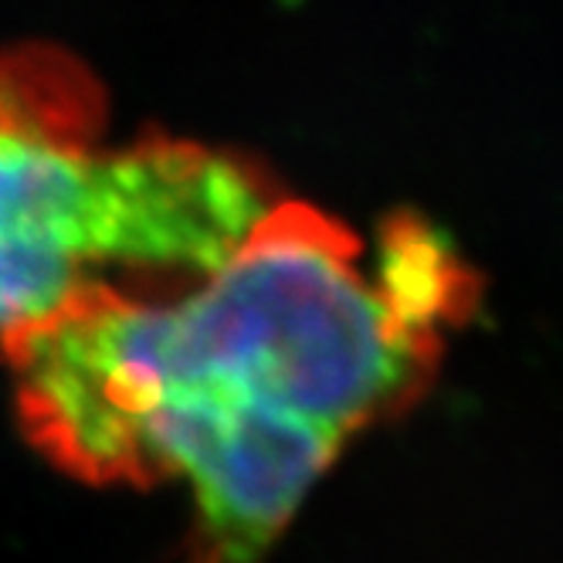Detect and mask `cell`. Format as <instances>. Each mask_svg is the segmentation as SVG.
Wrapping results in <instances>:
<instances>
[{
	"mask_svg": "<svg viewBox=\"0 0 563 563\" xmlns=\"http://www.w3.org/2000/svg\"><path fill=\"white\" fill-rule=\"evenodd\" d=\"M65 62H0V360L119 275L197 282L272 208L255 167L187 140L99 150Z\"/></svg>",
	"mask_w": 563,
	"mask_h": 563,
	"instance_id": "7a4b0ae2",
	"label": "cell"
},
{
	"mask_svg": "<svg viewBox=\"0 0 563 563\" xmlns=\"http://www.w3.org/2000/svg\"><path fill=\"white\" fill-rule=\"evenodd\" d=\"M441 350L343 221L282 200L190 292L96 289L4 364L27 438L62 472L180 482L197 563H258L356 431L418 405Z\"/></svg>",
	"mask_w": 563,
	"mask_h": 563,
	"instance_id": "6da1fadb",
	"label": "cell"
}]
</instances>
